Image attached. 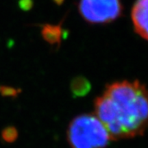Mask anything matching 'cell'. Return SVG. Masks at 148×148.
Listing matches in <instances>:
<instances>
[{
	"label": "cell",
	"mask_w": 148,
	"mask_h": 148,
	"mask_svg": "<svg viewBox=\"0 0 148 148\" xmlns=\"http://www.w3.org/2000/svg\"><path fill=\"white\" fill-rule=\"evenodd\" d=\"M1 138L7 143H13L18 138V131L14 126H8L1 132Z\"/></svg>",
	"instance_id": "obj_6"
},
{
	"label": "cell",
	"mask_w": 148,
	"mask_h": 148,
	"mask_svg": "<svg viewBox=\"0 0 148 148\" xmlns=\"http://www.w3.org/2000/svg\"><path fill=\"white\" fill-rule=\"evenodd\" d=\"M81 15L90 23H107L119 16L121 4L119 0H81Z\"/></svg>",
	"instance_id": "obj_3"
},
{
	"label": "cell",
	"mask_w": 148,
	"mask_h": 148,
	"mask_svg": "<svg viewBox=\"0 0 148 148\" xmlns=\"http://www.w3.org/2000/svg\"><path fill=\"white\" fill-rule=\"evenodd\" d=\"M67 139L72 148H106L111 141L103 123L89 114L78 115L71 121Z\"/></svg>",
	"instance_id": "obj_2"
},
{
	"label": "cell",
	"mask_w": 148,
	"mask_h": 148,
	"mask_svg": "<svg viewBox=\"0 0 148 148\" xmlns=\"http://www.w3.org/2000/svg\"><path fill=\"white\" fill-rule=\"evenodd\" d=\"M70 89L74 98L84 97L90 92L91 85L86 77L78 76L73 79L70 85Z\"/></svg>",
	"instance_id": "obj_5"
},
{
	"label": "cell",
	"mask_w": 148,
	"mask_h": 148,
	"mask_svg": "<svg viewBox=\"0 0 148 148\" xmlns=\"http://www.w3.org/2000/svg\"><path fill=\"white\" fill-rule=\"evenodd\" d=\"M21 90L19 88H15L8 86H0V95L3 97L16 98L21 94Z\"/></svg>",
	"instance_id": "obj_7"
},
{
	"label": "cell",
	"mask_w": 148,
	"mask_h": 148,
	"mask_svg": "<svg viewBox=\"0 0 148 148\" xmlns=\"http://www.w3.org/2000/svg\"><path fill=\"white\" fill-rule=\"evenodd\" d=\"M133 25L138 34L148 40V0H138L132 12Z\"/></svg>",
	"instance_id": "obj_4"
},
{
	"label": "cell",
	"mask_w": 148,
	"mask_h": 148,
	"mask_svg": "<svg viewBox=\"0 0 148 148\" xmlns=\"http://www.w3.org/2000/svg\"><path fill=\"white\" fill-rule=\"evenodd\" d=\"M106 94L114 103L116 119L106 127L110 140L143 135L148 127V90L138 81L116 82L106 86Z\"/></svg>",
	"instance_id": "obj_1"
}]
</instances>
